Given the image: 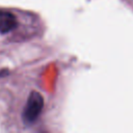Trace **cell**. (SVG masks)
Wrapping results in <instances>:
<instances>
[{
  "label": "cell",
  "mask_w": 133,
  "mask_h": 133,
  "mask_svg": "<svg viewBox=\"0 0 133 133\" xmlns=\"http://www.w3.org/2000/svg\"><path fill=\"white\" fill-rule=\"evenodd\" d=\"M44 108V98L38 91H31L23 111V119L26 124L34 123Z\"/></svg>",
  "instance_id": "1"
},
{
  "label": "cell",
  "mask_w": 133,
  "mask_h": 133,
  "mask_svg": "<svg viewBox=\"0 0 133 133\" xmlns=\"http://www.w3.org/2000/svg\"><path fill=\"white\" fill-rule=\"evenodd\" d=\"M18 26V20L16 16L4 9H0V33H8L16 29Z\"/></svg>",
  "instance_id": "2"
}]
</instances>
